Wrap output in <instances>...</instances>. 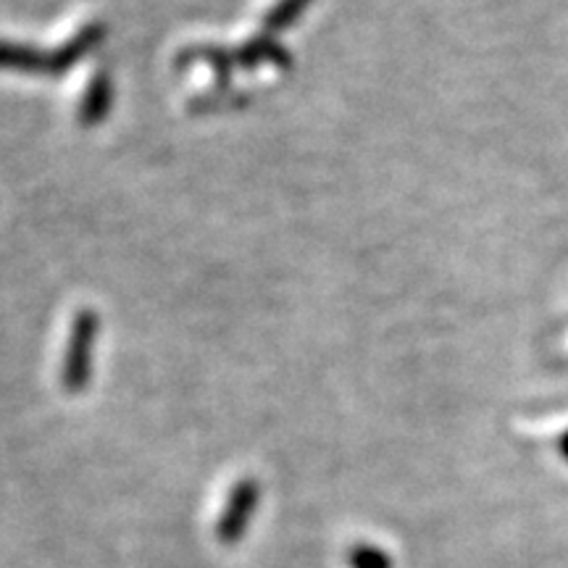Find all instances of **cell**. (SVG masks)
<instances>
[{
  "label": "cell",
  "instance_id": "6da1fadb",
  "mask_svg": "<svg viewBox=\"0 0 568 568\" xmlns=\"http://www.w3.org/2000/svg\"><path fill=\"white\" fill-rule=\"evenodd\" d=\"M109 34L103 21H90L77 30L67 42H61L53 51L27 45V42L0 40V71H19V74H42L61 77L69 74L84 55H90Z\"/></svg>",
  "mask_w": 568,
  "mask_h": 568
},
{
  "label": "cell",
  "instance_id": "7a4b0ae2",
  "mask_svg": "<svg viewBox=\"0 0 568 568\" xmlns=\"http://www.w3.org/2000/svg\"><path fill=\"white\" fill-rule=\"evenodd\" d=\"M98 329H101V318L92 308H82L71 324L67 353H63L61 366V387L69 395H80L88 389L92 376V353H95Z\"/></svg>",
  "mask_w": 568,
  "mask_h": 568
},
{
  "label": "cell",
  "instance_id": "3957f363",
  "mask_svg": "<svg viewBox=\"0 0 568 568\" xmlns=\"http://www.w3.org/2000/svg\"><path fill=\"white\" fill-rule=\"evenodd\" d=\"M261 503V485L251 477L234 481V487L226 495L224 510L216 521V539L222 545H237L245 537L247 524L255 516Z\"/></svg>",
  "mask_w": 568,
  "mask_h": 568
},
{
  "label": "cell",
  "instance_id": "277c9868",
  "mask_svg": "<svg viewBox=\"0 0 568 568\" xmlns=\"http://www.w3.org/2000/svg\"><path fill=\"white\" fill-rule=\"evenodd\" d=\"M193 63H203L213 71L216 77L219 90H232V77L237 71V59H234V51L222 45H195L184 48V51L176 55V67H193Z\"/></svg>",
  "mask_w": 568,
  "mask_h": 568
},
{
  "label": "cell",
  "instance_id": "5b68a950",
  "mask_svg": "<svg viewBox=\"0 0 568 568\" xmlns=\"http://www.w3.org/2000/svg\"><path fill=\"white\" fill-rule=\"evenodd\" d=\"M234 59H237V69H258V67H274L280 71H290L293 67V59H290V51L282 45L280 40L272 38V34H258V38L247 40L245 45H240L234 51Z\"/></svg>",
  "mask_w": 568,
  "mask_h": 568
},
{
  "label": "cell",
  "instance_id": "8992f818",
  "mask_svg": "<svg viewBox=\"0 0 568 568\" xmlns=\"http://www.w3.org/2000/svg\"><path fill=\"white\" fill-rule=\"evenodd\" d=\"M113 105V80L109 71H95L90 77L88 90L82 92L80 111H77V119H80L82 126H95L101 124L105 116L111 113Z\"/></svg>",
  "mask_w": 568,
  "mask_h": 568
},
{
  "label": "cell",
  "instance_id": "52a82bcc",
  "mask_svg": "<svg viewBox=\"0 0 568 568\" xmlns=\"http://www.w3.org/2000/svg\"><path fill=\"white\" fill-rule=\"evenodd\" d=\"M311 3H314V0H276L264 17V32L276 38V34L290 30V27L297 24V19L308 11Z\"/></svg>",
  "mask_w": 568,
  "mask_h": 568
},
{
  "label": "cell",
  "instance_id": "ba28073f",
  "mask_svg": "<svg viewBox=\"0 0 568 568\" xmlns=\"http://www.w3.org/2000/svg\"><path fill=\"white\" fill-rule=\"evenodd\" d=\"M247 95L237 90H213L205 92V95H197L193 103L187 105L193 113H219L230 109H245Z\"/></svg>",
  "mask_w": 568,
  "mask_h": 568
},
{
  "label": "cell",
  "instance_id": "9c48e42d",
  "mask_svg": "<svg viewBox=\"0 0 568 568\" xmlns=\"http://www.w3.org/2000/svg\"><path fill=\"white\" fill-rule=\"evenodd\" d=\"M347 568H393V558L385 550L368 542H355L347 550Z\"/></svg>",
  "mask_w": 568,
  "mask_h": 568
}]
</instances>
